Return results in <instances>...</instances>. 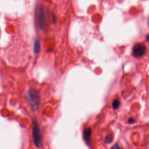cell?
<instances>
[{
	"label": "cell",
	"mask_w": 149,
	"mask_h": 149,
	"mask_svg": "<svg viewBox=\"0 0 149 149\" xmlns=\"http://www.w3.org/2000/svg\"><path fill=\"white\" fill-rule=\"evenodd\" d=\"M92 134V130L90 128L85 129L83 132V137L85 141L87 143H89L90 141V136Z\"/></svg>",
	"instance_id": "6"
},
{
	"label": "cell",
	"mask_w": 149,
	"mask_h": 149,
	"mask_svg": "<svg viewBox=\"0 0 149 149\" xmlns=\"http://www.w3.org/2000/svg\"><path fill=\"white\" fill-rule=\"evenodd\" d=\"M112 140H113V136H112V135H109L106 138H105V143H109L112 141Z\"/></svg>",
	"instance_id": "8"
},
{
	"label": "cell",
	"mask_w": 149,
	"mask_h": 149,
	"mask_svg": "<svg viewBox=\"0 0 149 149\" xmlns=\"http://www.w3.org/2000/svg\"><path fill=\"white\" fill-rule=\"evenodd\" d=\"M41 44L39 39H37L35 40L33 44V51L35 54H38L40 51Z\"/></svg>",
	"instance_id": "5"
},
{
	"label": "cell",
	"mask_w": 149,
	"mask_h": 149,
	"mask_svg": "<svg viewBox=\"0 0 149 149\" xmlns=\"http://www.w3.org/2000/svg\"><path fill=\"white\" fill-rule=\"evenodd\" d=\"M146 39H147V41H149V34L147 36V37H146Z\"/></svg>",
	"instance_id": "11"
},
{
	"label": "cell",
	"mask_w": 149,
	"mask_h": 149,
	"mask_svg": "<svg viewBox=\"0 0 149 149\" xmlns=\"http://www.w3.org/2000/svg\"><path fill=\"white\" fill-rule=\"evenodd\" d=\"M148 26H149V22H148Z\"/></svg>",
	"instance_id": "12"
},
{
	"label": "cell",
	"mask_w": 149,
	"mask_h": 149,
	"mask_svg": "<svg viewBox=\"0 0 149 149\" xmlns=\"http://www.w3.org/2000/svg\"><path fill=\"white\" fill-rule=\"evenodd\" d=\"M146 51V46L143 44H137L134 46L132 50L133 55L136 58L140 57L144 55Z\"/></svg>",
	"instance_id": "4"
},
{
	"label": "cell",
	"mask_w": 149,
	"mask_h": 149,
	"mask_svg": "<svg viewBox=\"0 0 149 149\" xmlns=\"http://www.w3.org/2000/svg\"><path fill=\"white\" fill-rule=\"evenodd\" d=\"M33 138L35 146L37 148H40L42 144V136L39 125L36 119L33 120Z\"/></svg>",
	"instance_id": "2"
},
{
	"label": "cell",
	"mask_w": 149,
	"mask_h": 149,
	"mask_svg": "<svg viewBox=\"0 0 149 149\" xmlns=\"http://www.w3.org/2000/svg\"><path fill=\"white\" fill-rule=\"evenodd\" d=\"M28 96L31 105L33 108H37L40 101V94L39 91L36 89H31L29 91Z\"/></svg>",
	"instance_id": "3"
},
{
	"label": "cell",
	"mask_w": 149,
	"mask_h": 149,
	"mask_svg": "<svg viewBox=\"0 0 149 149\" xmlns=\"http://www.w3.org/2000/svg\"><path fill=\"white\" fill-rule=\"evenodd\" d=\"M128 122H129V124H134L136 122V120L135 119H133V118H130Z\"/></svg>",
	"instance_id": "10"
},
{
	"label": "cell",
	"mask_w": 149,
	"mask_h": 149,
	"mask_svg": "<svg viewBox=\"0 0 149 149\" xmlns=\"http://www.w3.org/2000/svg\"><path fill=\"white\" fill-rule=\"evenodd\" d=\"M35 21L36 25L42 30H44L47 26V17L45 8L42 5L37 6L35 10Z\"/></svg>",
	"instance_id": "1"
},
{
	"label": "cell",
	"mask_w": 149,
	"mask_h": 149,
	"mask_svg": "<svg viewBox=\"0 0 149 149\" xmlns=\"http://www.w3.org/2000/svg\"><path fill=\"white\" fill-rule=\"evenodd\" d=\"M120 104V102L118 99H115L113 102V107L114 109H117Z\"/></svg>",
	"instance_id": "7"
},
{
	"label": "cell",
	"mask_w": 149,
	"mask_h": 149,
	"mask_svg": "<svg viewBox=\"0 0 149 149\" xmlns=\"http://www.w3.org/2000/svg\"><path fill=\"white\" fill-rule=\"evenodd\" d=\"M111 149H122L118 144H116Z\"/></svg>",
	"instance_id": "9"
}]
</instances>
